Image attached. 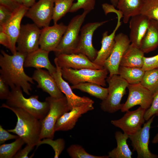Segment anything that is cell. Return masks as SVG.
Returning a JSON list of instances; mask_svg holds the SVG:
<instances>
[{"mask_svg": "<svg viewBox=\"0 0 158 158\" xmlns=\"http://www.w3.org/2000/svg\"><path fill=\"white\" fill-rule=\"evenodd\" d=\"M27 54L17 51L14 54L9 55L3 50L0 55V77L11 89L20 87L28 95L32 90L31 85L35 83L32 77L25 72L24 64Z\"/></svg>", "mask_w": 158, "mask_h": 158, "instance_id": "cell-1", "label": "cell"}, {"mask_svg": "<svg viewBox=\"0 0 158 158\" xmlns=\"http://www.w3.org/2000/svg\"><path fill=\"white\" fill-rule=\"evenodd\" d=\"M0 107L10 109L17 117L15 128L7 130L19 136L26 144L36 146L41 140V121L22 109L10 107L6 103L3 104Z\"/></svg>", "mask_w": 158, "mask_h": 158, "instance_id": "cell-2", "label": "cell"}, {"mask_svg": "<svg viewBox=\"0 0 158 158\" xmlns=\"http://www.w3.org/2000/svg\"><path fill=\"white\" fill-rule=\"evenodd\" d=\"M38 98L37 95L25 98L21 88L16 87L11 89L6 104L10 107L22 109L41 121L48 112L49 104L45 100L43 102L40 101Z\"/></svg>", "mask_w": 158, "mask_h": 158, "instance_id": "cell-3", "label": "cell"}, {"mask_svg": "<svg viewBox=\"0 0 158 158\" xmlns=\"http://www.w3.org/2000/svg\"><path fill=\"white\" fill-rule=\"evenodd\" d=\"M106 80L108 84V94L101 103L100 108L104 112L113 113L121 109L123 103H121V101L129 84L118 75L109 76Z\"/></svg>", "mask_w": 158, "mask_h": 158, "instance_id": "cell-4", "label": "cell"}, {"mask_svg": "<svg viewBox=\"0 0 158 158\" xmlns=\"http://www.w3.org/2000/svg\"><path fill=\"white\" fill-rule=\"evenodd\" d=\"M45 100L49 104V109L47 114L41 121V140L45 138L53 139L55 132V126L57 120L64 113L69 111L65 96L59 98L50 96L46 97Z\"/></svg>", "mask_w": 158, "mask_h": 158, "instance_id": "cell-5", "label": "cell"}, {"mask_svg": "<svg viewBox=\"0 0 158 158\" xmlns=\"http://www.w3.org/2000/svg\"><path fill=\"white\" fill-rule=\"evenodd\" d=\"M89 13L84 11L71 20L59 44L54 51L56 56L61 54L73 53L79 41L81 26Z\"/></svg>", "mask_w": 158, "mask_h": 158, "instance_id": "cell-6", "label": "cell"}, {"mask_svg": "<svg viewBox=\"0 0 158 158\" xmlns=\"http://www.w3.org/2000/svg\"><path fill=\"white\" fill-rule=\"evenodd\" d=\"M61 70L63 78L72 85L89 82L105 87L106 85V80L109 73L104 68L100 69L62 68Z\"/></svg>", "mask_w": 158, "mask_h": 158, "instance_id": "cell-7", "label": "cell"}, {"mask_svg": "<svg viewBox=\"0 0 158 158\" xmlns=\"http://www.w3.org/2000/svg\"><path fill=\"white\" fill-rule=\"evenodd\" d=\"M41 31L34 23L21 25L16 42L17 51L28 54L39 49Z\"/></svg>", "mask_w": 158, "mask_h": 158, "instance_id": "cell-8", "label": "cell"}, {"mask_svg": "<svg viewBox=\"0 0 158 158\" xmlns=\"http://www.w3.org/2000/svg\"><path fill=\"white\" fill-rule=\"evenodd\" d=\"M108 21L89 23L81 27L78 44L73 53L83 54L93 62L97 57L98 51L92 43L94 33L98 28Z\"/></svg>", "mask_w": 158, "mask_h": 158, "instance_id": "cell-9", "label": "cell"}, {"mask_svg": "<svg viewBox=\"0 0 158 158\" xmlns=\"http://www.w3.org/2000/svg\"><path fill=\"white\" fill-rule=\"evenodd\" d=\"M155 116H153L147 121L138 131L129 136L133 151H136L137 153V158H158V155L152 153L149 148L150 130Z\"/></svg>", "mask_w": 158, "mask_h": 158, "instance_id": "cell-10", "label": "cell"}, {"mask_svg": "<svg viewBox=\"0 0 158 158\" xmlns=\"http://www.w3.org/2000/svg\"><path fill=\"white\" fill-rule=\"evenodd\" d=\"M129 93L127 99L121 110L125 112L135 106L139 105L146 110L150 106L154 94L140 83L128 84Z\"/></svg>", "mask_w": 158, "mask_h": 158, "instance_id": "cell-11", "label": "cell"}, {"mask_svg": "<svg viewBox=\"0 0 158 158\" xmlns=\"http://www.w3.org/2000/svg\"><path fill=\"white\" fill-rule=\"evenodd\" d=\"M146 110L140 106L135 110H128L121 118L112 120L111 123L128 136L132 135L140 130L145 123Z\"/></svg>", "mask_w": 158, "mask_h": 158, "instance_id": "cell-12", "label": "cell"}, {"mask_svg": "<svg viewBox=\"0 0 158 158\" xmlns=\"http://www.w3.org/2000/svg\"><path fill=\"white\" fill-rule=\"evenodd\" d=\"M55 0H39L28 8L25 16L40 28L49 26L52 19Z\"/></svg>", "mask_w": 158, "mask_h": 158, "instance_id": "cell-13", "label": "cell"}, {"mask_svg": "<svg viewBox=\"0 0 158 158\" xmlns=\"http://www.w3.org/2000/svg\"><path fill=\"white\" fill-rule=\"evenodd\" d=\"M115 41V43L112 51L104 64V68L108 71L109 76L118 75V70L121 60L130 43L129 37L123 33H120L116 35Z\"/></svg>", "mask_w": 158, "mask_h": 158, "instance_id": "cell-14", "label": "cell"}, {"mask_svg": "<svg viewBox=\"0 0 158 158\" xmlns=\"http://www.w3.org/2000/svg\"><path fill=\"white\" fill-rule=\"evenodd\" d=\"M54 61L56 70L51 75L54 78L60 90L65 95L67 99L69 111L73 108L88 103H94V101L89 97L78 96L73 92L71 86L62 77L61 68L58 65L55 59Z\"/></svg>", "mask_w": 158, "mask_h": 158, "instance_id": "cell-15", "label": "cell"}, {"mask_svg": "<svg viewBox=\"0 0 158 158\" xmlns=\"http://www.w3.org/2000/svg\"><path fill=\"white\" fill-rule=\"evenodd\" d=\"M67 27V26L61 23L43 28L40 35V48L49 52L54 51L60 43Z\"/></svg>", "mask_w": 158, "mask_h": 158, "instance_id": "cell-16", "label": "cell"}, {"mask_svg": "<svg viewBox=\"0 0 158 158\" xmlns=\"http://www.w3.org/2000/svg\"><path fill=\"white\" fill-rule=\"evenodd\" d=\"M111 12L116 13L117 16V24L113 32L110 35H108L107 31L103 33L101 49L98 51L97 57L93 61L95 64L103 67L105 61L110 55L114 46L115 34L121 25V20L123 17L122 12L119 10L113 8Z\"/></svg>", "mask_w": 158, "mask_h": 158, "instance_id": "cell-17", "label": "cell"}, {"mask_svg": "<svg viewBox=\"0 0 158 158\" xmlns=\"http://www.w3.org/2000/svg\"><path fill=\"white\" fill-rule=\"evenodd\" d=\"M55 59L61 68L100 69L104 68L95 64L86 56L80 53L61 54L56 56Z\"/></svg>", "mask_w": 158, "mask_h": 158, "instance_id": "cell-18", "label": "cell"}, {"mask_svg": "<svg viewBox=\"0 0 158 158\" xmlns=\"http://www.w3.org/2000/svg\"><path fill=\"white\" fill-rule=\"evenodd\" d=\"M28 8L23 5H21L13 12L12 16L6 24L3 26H0L9 37L10 43V50L12 54L17 51L16 42L20 32L21 21Z\"/></svg>", "mask_w": 158, "mask_h": 158, "instance_id": "cell-19", "label": "cell"}, {"mask_svg": "<svg viewBox=\"0 0 158 158\" xmlns=\"http://www.w3.org/2000/svg\"><path fill=\"white\" fill-rule=\"evenodd\" d=\"M94 103H88L73 108L64 113L57 120L55 131H67L73 129L83 114L94 109Z\"/></svg>", "mask_w": 158, "mask_h": 158, "instance_id": "cell-20", "label": "cell"}, {"mask_svg": "<svg viewBox=\"0 0 158 158\" xmlns=\"http://www.w3.org/2000/svg\"><path fill=\"white\" fill-rule=\"evenodd\" d=\"M32 77L33 80L37 83V87L48 93L50 96L59 98L64 96L48 71L41 68L36 69Z\"/></svg>", "mask_w": 158, "mask_h": 158, "instance_id": "cell-21", "label": "cell"}, {"mask_svg": "<svg viewBox=\"0 0 158 158\" xmlns=\"http://www.w3.org/2000/svg\"><path fill=\"white\" fill-rule=\"evenodd\" d=\"M150 19L140 14L131 17L129 39L131 43L140 48L142 38L148 27Z\"/></svg>", "mask_w": 158, "mask_h": 158, "instance_id": "cell-22", "label": "cell"}, {"mask_svg": "<svg viewBox=\"0 0 158 158\" xmlns=\"http://www.w3.org/2000/svg\"><path fill=\"white\" fill-rule=\"evenodd\" d=\"M49 52L40 48L28 54L24 61V67H33L36 69L44 68L51 75L56 71V68L49 61Z\"/></svg>", "mask_w": 158, "mask_h": 158, "instance_id": "cell-23", "label": "cell"}, {"mask_svg": "<svg viewBox=\"0 0 158 158\" xmlns=\"http://www.w3.org/2000/svg\"><path fill=\"white\" fill-rule=\"evenodd\" d=\"M158 47V21L150 19L147 30L141 41L140 48L144 53L155 50Z\"/></svg>", "mask_w": 158, "mask_h": 158, "instance_id": "cell-24", "label": "cell"}, {"mask_svg": "<svg viewBox=\"0 0 158 158\" xmlns=\"http://www.w3.org/2000/svg\"><path fill=\"white\" fill-rule=\"evenodd\" d=\"M144 54L139 47L131 43L124 53L120 66L142 68Z\"/></svg>", "mask_w": 158, "mask_h": 158, "instance_id": "cell-25", "label": "cell"}, {"mask_svg": "<svg viewBox=\"0 0 158 158\" xmlns=\"http://www.w3.org/2000/svg\"><path fill=\"white\" fill-rule=\"evenodd\" d=\"M115 135L117 146L108 152L109 157L131 158L133 153L127 143L128 135L118 131L115 132Z\"/></svg>", "mask_w": 158, "mask_h": 158, "instance_id": "cell-26", "label": "cell"}, {"mask_svg": "<svg viewBox=\"0 0 158 158\" xmlns=\"http://www.w3.org/2000/svg\"><path fill=\"white\" fill-rule=\"evenodd\" d=\"M145 0H118L116 7L122 13L123 21L128 23L130 18L140 14Z\"/></svg>", "mask_w": 158, "mask_h": 158, "instance_id": "cell-27", "label": "cell"}, {"mask_svg": "<svg viewBox=\"0 0 158 158\" xmlns=\"http://www.w3.org/2000/svg\"><path fill=\"white\" fill-rule=\"evenodd\" d=\"M72 89H78L102 100H104L108 94V88L95 83L85 82L71 86Z\"/></svg>", "mask_w": 158, "mask_h": 158, "instance_id": "cell-28", "label": "cell"}, {"mask_svg": "<svg viewBox=\"0 0 158 158\" xmlns=\"http://www.w3.org/2000/svg\"><path fill=\"white\" fill-rule=\"evenodd\" d=\"M145 72L142 68L120 66L118 75L129 84H136L140 83Z\"/></svg>", "mask_w": 158, "mask_h": 158, "instance_id": "cell-29", "label": "cell"}, {"mask_svg": "<svg viewBox=\"0 0 158 158\" xmlns=\"http://www.w3.org/2000/svg\"><path fill=\"white\" fill-rule=\"evenodd\" d=\"M75 0H55L52 19L54 24L70 12Z\"/></svg>", "mask_w": 158, "mask_h": 158, "instance_id": "cell-30", "label": "cell"}, {"mask_svg": "<svg viewBox=\"0 0 158 158\" xmlns=\"http://www.w3.org/2000/svg\"><path fill=\"white\" fill-rule=\"evenodd\" d=\"M153 94L158 91V68L145 71L140 83Z\"/></svg>", "mask_w": 158, "mask_h": 158, "instance_id": "cell-31", "label": "cell"}, {"mask_svg": "<svg viewBox=\"0 0 158 158\" xmlns=\"http://www.w3.org/2000/svg\"><path fill=\"white\" fill-rule=\"evenodd\" d=\"M25 143L20 137L10 143L3 144L0 146V158H12Z\"/></svg>", "mask_w": 158, "mask_h": 158, "instance_id": "cell-32", "label": "cell"}, {"mask_svg": "<svg viewBox=\"0 0 158 158\" xmlns=\"http://www.w3.org/2000/svg\"><path fill=\"white\" fill-rule=\"evenodd\" d=\"M140 14L158 21V0H145Z\"/></svg>", "mask_w": 158, "mask_h": 158, "instance_id": "cell-33", "label": "cell"}, {"mask_svg": "<svg viewBox=\"0 0 158 158\" xmlns=\"http://www.w3.org/2000/svg\"><path fill=\"white\" fill-rule=\"evenodd\" d=\"M69 155L72 158H109L108 156H97L87 152L81 146L78 144L71 145L67 149Z\"/></svg>", "mask_w": 158, "mask_h": 158, "instance_id": "cell-34", "label": "cell"}, {"mask_svg": "<svg viewBox=\"0 0 158 158\" xmlns=\"http://www.w3.org/2000/svg\"><path fill=\"white\" fill-rule=\"evenodd\" d=\"M53 139L45 138L40 140L36 145L37 148L42 144L49 145L51 146L54 152V157L58 158L65 148V141L62 138H59L54 140Z\"/></svg>", "mask_w": 158, "mask_h": 158, "instance_id": "cell-35", "label": "cell"}, {"mask_svg": "<svg viewBox=\"0 0 158 158\" xmlns=\"http://www.w3.org/2000/svg\"><path fill=\"white\" fill-rule=\"evenodd\" d=\"M95 4L96 0H77L73 3L69 12H75L82 9L89 13L94 9Z\"/></svg>", "mask_w": 158, "mask_h": 158, "instance_id": "cell-36", "label": "cell"}, {"mask_svg": "<svg viewBox=\"0 0 158 158\" xmlns=\"http://www.w3.org/2000/svg\"><path fill=\"white\" fill-rule=\"evenodd\" d=\"M154 115L158 116V91L154 94L152 104L146 110L144 116L145 119L147 121Z\"/></svg>", "mask_w": 158, "mask_h": 158, "instance_id": "cell-37", "label": "cell"}, {"mask_svg": "<svg viewBox=\"0 0 158 158\" xmlns=\"http://www.w3.org/2000/svg\"><path fill=\"white\" fill-rule=\"evenodd\" d=\"M143 60L142 68L145 71L158 68V54L150 57L144 56Z\"/></svg>", "mask_w": 158, "mask_h": 158, "instance_id": "cell-38", "label": "cell"}, {"mask_svg": "<svg viewBox=\"0 0 158 158\" xmlns=\"http://www.w3.org/2000/svg\"><path fill=\"white\" fill-rule=\"evenodd\" d=\"M13 13L9 9L0 5V26H4L11 18Z\"/></svg>", "mask_w": 158, "mask_h": 158, "instance_id": "cell-39", "label": "cell"}, {"mask_svg": "<svg viewBox=\"0 0 158 158\" xmlns=\"http://www.w3.org/2000/svg\"><path fill=\"white\" fill-rule=\"evenodd\" d=\"M7 130L5 129L2 126L0 125V144H4L5 142L8 140L16 139L20 137L17 135H15L9 133Z\"/></svg>", "mask_w": 158, "mask_h": 158, "instance_id": "cell-40", "label": "cell"}, {"mask_svg": "<svg viewBox=\"0 0 158 158\" xmlns=\"http://www.w3.org/2000/svg\"><path fill=\"white\" fill-rule=\"evenodd\" d=\"M9 85L0 77V99L6 100L9 97L11 91Z\"/></svg>", "mask_w": 158, "mask_h": 158, "instance_id": "cell-41", "label": "cell"}, {"mask_svg": "<svg viewBox=\"0 0 158 158\" xmlns=\"http://www.w3.org/2000/svg\"><path fill=\"white\" fill-rule=\"evenodd\" d=\"M22 5L18 3L15 0H0V5L10 9L13 12Z\"/></svg>", "mask_w": 158, "mask_h": 158, "instance_id": "cell-42", "label": "cell"}, {"mask_svg": "<svg viewBox=\"0 0 158 158\" xmlns=\"http://www.w3.org/2000/svg\"><path fill=\"white\" fill-rule=\"evenodd\" d=\"M34 147L26 144L24 148L19 150L14 157V158H29V153L33 150Z\"/></svg>", "mask_w": 158, "mask_h": 158, "instance_id": "cell-43", "label": "cell"}, {"mask_svg": "<svg viewBox=\"0 0 158 158\" xmlns=\"http://www.w3.org/2000/svg\"><path fill=\"white\" fill-rule=\"evenodd\" d=\"M0 44L10 49V43L9 37L1 27H0Z\"/></svg>", "mask_w": 158, "mask_h": 158, "instance_id": "cell-44", "label": "cell"}, {"mask_svg": "<svg viewBox=\"0 0 158 158\" xmlns=\"http://www.w3.org/2000/svg\"><path fill=\"white\" fill-rule=\"evenodd\" d=\"M35 3V0H23V5L28 8L32 6Z\"/></svg>", "mask_w": 158, "mask_h": 158, "instance_id": "cell-45", "label": "cell"}, {"mask_svg": "<svg viewBox=\"0 0 158 158\" xmlns=\"http://www.w3.org/2000/svg\"><path fill=\"white\" fill-rule=\"evenodd\" d=\"M158 128V124L157 126ZM152 142L153 144H156L158 143V132L154 137Z\"/></svg>", "mask_w": 158, "mask_h": 158, "instance_id": "cell-46", "label": "cell"}, {"mask_svg": "<svg viewBox=\"0 0 158 158\" xmlns=\"http://www.w3.org/2000/svg\"><path fill=\"white\" fill-rule=\"evenodd\" d=\"M112 5L116 7L117 5L118 0H110Z\"/></svg>", "mask_w": 158, "mask_h": 158, "instance_id": "cell-47", "label": "cell"}, {"mask_svg": "<svg viewBox=\"0 0 158 158\" xmlns=\"http://www.w3.org/2000/svg\"><path fill=\"white\" fill-rule=\"evenodd\" d=\"M20 5H23V0H15Z\"/></svg>", "mask_w": 158, "mask_h": 158, "instance_id": "cell-48", "label": "cell"}]
</instances>
